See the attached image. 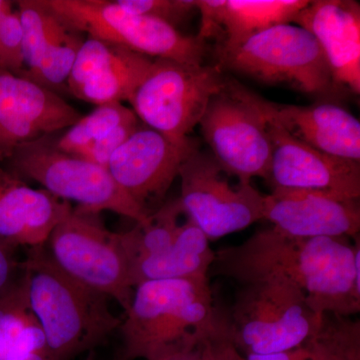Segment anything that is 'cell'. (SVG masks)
<instances>
[{"instance_id":"cell-1","label":"cell","mask_w":360,"mask_h":360,"mask_svg":"<svg viewBox=\"0 0 360 360\" xmlns=\"http://www.w3.org/2000/svg\"><path fill=\"white\" fill-rule=\"evenodd\" d=\"M210 274L239 284L281 277L297 286L317 314L360 311V245L349 238H298L276 227L215 252Z\"/></svg>"},{"instance_id":"cell-2","label":"cell","mask_w":360,"mask_h":360,"mask_svg":"<svg viewBox=\"0 0 360 360\" xmlns=\"http://www.w3.org/2000/svg\"><path fill=\"white\" fill-rule=\"evenodd\" d=\"M118 330L122 348L117 360H158L212 336L231 335L208 278L139 284Z\"/></svg>"},{"instance_id":"cell-3","label":"cell","mask_w":360,"mask_h":360,"mask_svg":"<svg viewBox=\"0 0 360 360\" xmlns=\"http://www.w3.org/2000/svg\"><path fill=\"white\" fill-rule=\"evenodd\" d=\"M22 269L28 304L54 360L94 352L120 328L110 297L65 274L44 245L28 248Z\"/></svg>"},{"instance_id":"cell-4","label":"cell","mask_w":360,"mask_h":360,"mask_svg":"<svg viewBox=\"0 0 360 360\" xmlns=\"http://www.w3.org/2000/svg\"><path fill=\"white\" fill-rule=\"evenodd\" d=\"M227 314L232 342L245 355H269L302 347L322 315L297 286L281 277L241 283Z\"/></svg>"},{"instance_id":"cell-5","label":"cell","mask_w":360,"mask_h":360,"mask_svg":"<svg viewBox=\"0 0 360 360\" xmlns=\"http://www.w3.org/2000/svg\"><path fill=\"white\" fill-rule=\"evenodd\" d=\"M217 66L267 84H286L319 97L340 91L314 35L290 23L274 26L245 41L217 49Z\"/></svg>"},{"instance_id":"cell-6","label":"cell","mask_w":360,"mask_h":360,"mask_svg":"<svg viewBox=\"0 0 360 360\" xmlns=\"http://www.w3.org/2000/svg\"><path fill=\"white\" fill-rule=\"evenodd\" d=\"M7 162V169L21 179L34 180L52 195L75 202L82 210L94 213L108 210L136 224L149 217L116 184L108 168L63 153L51 135L21 144Z\"/></svg>"},{"instance_id":"cell-7","label":"cell","mask_w":360,"mask_h":360,"mask_svg":"<svg viewBox=\"0 0 360 360\" xmlns=\"http://www.w3.org/2000/svg\"><path fill=\"white\" fill-rule=\"evenodd\" d=\"M200 131L215 161L238 184L269 177L272 144L264 98L225 77L201 117Z\"/></svg>"},{"instance_id":"cell-8","label":"cell","mask_w":360,"mask_h":360,"mask_svg":"<svg viewBox=\"0 0 360 360\" xmlns=\"http://www.w3.org/2000/svg\"><path fill=\"white\" fill-rule=\"evenodd\" d=\"M52 262L91 290L112 298L127 312L134 288L120 233L108 231L99 213L75 206L44 245Z\"/></svg>"},{"instance_id":"cell-9","label":"cell","mask_w":360,"mask_h":360,"mask_svg":"<svg viewBox=\"0 0 360 360\" xmlns=\"http://www.w3.org/2000/svg\"><path fill=\"white\" fill-rule=\"evenodd\" d=\"M45 4L91 39L120 45L153 59L203 65L207 45L155 18L125 11L110 0H44Z\"/></svg>"},{"instance_id":"cell-10","label":"cell","mask_w":360,"mask_h":360,"mask_svg":"<svg viewBox=\"0 0 360 360\" xmlns=\"http://www.w3.org/2000/svg\"><path fill=\"white\" fill-rule=\"evenodd\" d=\"M224 70L217 65H187L155 59L143 82L130 97L132 111L149 129L172 141L184 143L210 98L224 84Z\"/></svg>"},{"instance_id":"cell-11","label":"cell","mask_w":360,"mask_h":360,"mask_svg":"<svg viewBox=\"0 0 360 360\" xmlns=\"http://www.w3.org/2000/svg\"><path fill=\"white\" fill-rule=\"evenodd\" d=\"M212 156L195 149L180 167L179 200L208 239L224 238L264 219V196L252 184L231 186Z\"/></svg>"},{"instance_id":"cell-12","label":"cell","mask_w":360,"mask_h":360,"mask_svg":"<svg viewBox=\"0 0 360 360\" xmlns=\"http://www.w3.org/2000/svg\"><path fill=\"white\" fill-rule=\"evenodd\" d=\"M198 149L193 139L177 143L141 127L111 156L108 169L127 195L148 215L165 203L180 167Z\"/></svg>"},{"instance_id":"cell-13","label":"cell","mask_w":360,"mask_h":360,"mask_svg":"<svg viewBox=\"0 0 360 360\" xmlns=\"http://www.w3.org/2000/svg\"><path fill=\"white\" fill-rule=\"evenodd\" d=\"M272 153L266 181L274 189L316 191L359 200L360 162L326 155L296 141L267 113Z\"/></svg>"},{"instance_id":"cell-14","label":"cell","mask_w":360,"mask_h":360,"mask_svg":"<svg viewBox=\"0 0 360 360\" xmlns=\"http://www.w3.org/2000/svg\"><path fill=\"white\" fill-rule=\"evenodd\" d=\"M80 117L58 94L0 70V160L21 144L70 129Z\"/></svg>"},{"instance_id":"cell-15","label":"cell","mask_w":360,"mask_h":360,"mask_svg":"<svg viewBox=\"0 0 360 360\" xmlns=\"http://www.w3.org/2000/svg\"><path fill=\"white\" fill-rule=\"evenodd\" d=\"M23 30L25 72L21 77L58 94L68 80L84 33L71 27L45 4L44 0L18 2Z\"/></svg>"},{"instance_id":"cell-16","label":"cell","mask_w":360,"mask_h":360,"mask_svg":"<svg viewBox=\"0 0 360 360\" xmlns=\"http://www.w3.org/2000/svg\"><path fill=\"white\" fill-rule=\"evenodd\" d=\"M153 60L120 45L87 37L66 86L73 96L96 105L129 101Z\"/></svg>"},{"instance_id":"cell-17","label":"cell","mask_w":360,"mask_h":360,"mask_svg":"<svg viewBox=\"0 0 360 360\" xmlns=\"http://www.w3.org/2000/svg\"><path fill=\"white\" fill-rule=\"evenodd\" d=\"M262 220L298 238H357L359 200L316 191L274 189L264 196Z\"/></svg>"},{"instance_id":"cell-18","label":"cell","mask_w":360,"mask_h":360,"mask_svg":"<svg viewBox=\"0 0 360 360\" xmlns=\"http://www.w3.org/2000/svg\"><path fill=\"white\" fill-rule=\"evenodd\" d=\"M293 22L319 42L336 86L360 92V6L352 0H316Z\"/></svg>"},{"instance_id":"cell-19","label":"cell","mask_w":360,"mask_h":360,"mask_svg":"<svg viewBox=\"0 0 360 360\" xmlns=\"http://www.w3.org/2000/svg\"><path fill=\"white\" fill-rule=\"evenodd\" d=\"M70 202L45 189H34L7 168L0 167V239L11 248L44 245L72 210Z\"/></svg>"},{"instance_id":"cell-20","label":"cell","mask_w":360,"mask_h":360,"mask_svg":"<svg viewBox=\"0 0 360 360\" xmlns=\"http://www.w3.org/2000/svg\"><path fill=\"white\" fill-rule=\"evenodd\" d=\"M265 110L296 141L326 155L360 162V123L333 103L283 105L264 99Z\"/></svg>"},{"instance_id":"cell-21","label":"cell","mask_w":360,"mask_h":360,"mask_svg":"<svg viewBox=\"0 0 360 360\" xmlns=\"http://www.w3.org/2000/svg\"><path fill=\"white\" fill-rule=\"evenodd\" d=\"M214 257L210 239L187 215L169 248L131 264L130 281L135 288L151 281L208 278Z\"/></svg>"},{"instance_id":"cell-22","label":"cell","mask_w":360,"mask_h":360,"mask_svg":"<svg viewBox=\"0 0 360 360\" xmlns=\"http://www.w3.org/2000/svg\"><path fill=\"white\" fill-rule=\"evenodd\" d=\"M0 360H54L28 304L23 271L0 295Z\"/></svg>"},{"instance_id":"cell-23","label":"cell","mask_w":360,"mask_h":360,"mask_svg":"<svg viewBox=\"0 0 360 360\" xmlns=\"http://www.w3.org/2000/svg\"><path fill=\"white\" fill-rule=\"evenodd\" d=\"M307 0H226L224 37L217 49H229L274 26L293 22Z\"/></svg>"},{"instance_id":"cell-24","label":"cell","mask_w":360,"mask_h":360,"mask_svg":"<svg viewBox=\"0 0 360 360\" xmlns=\"http://www.w3.org/2000/svg\"><path fill=\"white\" fill-rule=\"evenodd\" d=\"M302 347L310 360H360L359 319L324 314L319 328Z\"/></svg>"},{"instance_id":"cell-25","label":"cell","mask_w":360,"mask_h":360,"mask_svg":"<svg viewBox=\"0 0 360 360\" xmlns=\"http://www.w3.org/2000/svg\"><path fill=\"white\" fill-rule=\"evenodd\" d=\"M137 117L122 103L97 105L89 115L82 116L65 134L54 139L58 149L70 155H78L84 148L108 134L123 122Z\"/></svg>"},{"instance_id":"cell-26","label":"cell","mask_w":360,"mask_h":360,"mask_svg":"<svg viewBox=\"0 0 360 360\" xmlns=\"http://www.w3.org/2000/svg\"><path fill=\"white\" fill-rule=\"evenodd\" d=\"M129 13L155 18L176 28L198 11L196 0H117Z\"/></svg>"},{"instance_id":"cell-27","label":"cell","mask_w":360,"mask_h":360,"mask_svg":"<svg viewBox=\"0 0 360 360\" xmlns=\"http://www.w3.org/2000/svg\"><path fill=\"white\" fill-rule=\"evenodd\" d=\"M0 70L20 77L25 72L23 30L18 9L7 13L0 25Z\"/></svg>"},{"instance_id":"cell-28","label":"cell","mask_w":360,"mask_h":360,"mask_svg":"<svg viewBox=\"0 0 360 360\" xmlns=\"http://www.w3.org/2000/svg\"><path fill=\"white\" fill-rule=\"evenodd\" d=\"M139 118L123 122L104 135L101 139L90 144L77 156L91 161L96 165L108 168L111 156L139 129Z\"/></svg>"},{"instance_id":"cell-29","label":"cell","mask_w":360,"mask_h":360,"mask_svg":"<svg viewBox=\"0 0 360 360\" xmlns=\"http://www.w3.org/2000/svg\"><path fill=\"white\" fill-rule=\"evenodd\" d=\"M226 0H196L198 11L200 13V27L198 37L201 41L217 39L219 41L224 37L222 16Z\"/></svg>"},{"instance_id":"cell-30","label":"cell","mask_w":360,"mask_h":360,"mask_svg":"<svg viewBox=\"0 0 360 360\" xmlns=\"http://www.w3.org/2000/svg\"><path fill=\"white\" fill-rule=\"evenodd\" d=\"M200 360H246L232 342L231 335H219L200 343Z\"/></svg>"},{"instance_id":"cell-31","label":"cell","mask_w":360,"mask_h":360,"mask_svg":"<svg viewBox=\"0 0 360 360\" xmlns=\"http://www.w3.org/2000/svg\"><path fill=\"white\" fill-rule=\"evenodd\" d=\"M15 251L0 239V295L11 288L22 274V262L16 259Z\"/></svg>"},{"instance_id":"cell-32","label":"cell","mask_w":360,"mask_h":360,"mask_svg":"<svg viewBox=\"0 0 360 360\" xmlns=\"http://www.w3.org/2000/svg\"><path fill=\"white\" fill-rule=\"evenodd\" d=\"M246 360H310L309 352L304 347L295 348L290 352L269 355H246Z\"/></svg>"},{"instance_id":"cell-33","label":"cell","mask_w":360,"mask_h":360,"mask_svg":"<svg viewBox=\"0 0 360 360\" xmlns=\"http://www.w3.org/2000/svg\"><path fill=\"white\" fill-rule=\"evenodd\" d=\"M161 360H200V345L193 348L179 350L160 359Z\"/></svg>"},{"instance_id":"cell-34","label":"cell","mask_w":360,"mask_h":360,"mask_svg":"<svg viewBox=\"0 0 360 360\" xmlns=\"http://www.w3.org/2000/svg\"><path fill=\"white\" fill-rule=\"evenodd\" d=\"M13 9V2L7 1V0H0V25H1L2 20L6 18V14L11 13Z\"/></svg>"},{"instance_id":"cell-35","label":"cell","mask_w":360,"mask_h":360,"mask_svg":"<svg viewBox=\"0 0 360 360\" xmlns=\"http://www.w3.org/2000/svg\"><path fill=\"white\" fill-rule=\"evenodd\" d=\"M84 360H97L96 350L89 352Z\"/></svg>"},{"instance_id":"cell-36","label":"cell","mask_w":360,"mask_h":360,"mask_svg":"<svg viewBox=\"0 0 360 360\" xmlns=\"http://www.w3.org/2000/svg\"><path fill=\"white\" fill-rule=\"evenodd\" d=\"M158 360H161V359H158Z\"/></svg>"}]
</instances>
